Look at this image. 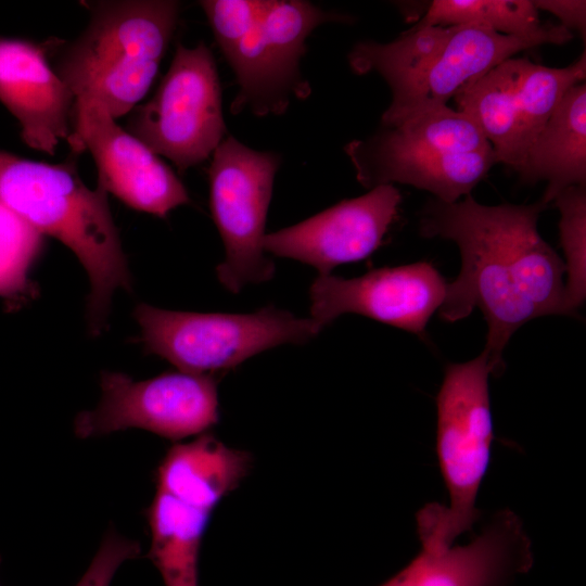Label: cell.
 <instances>
[{"instance_id":"cell-7","label":"cell","mask_w":586,"mask_h":586,"mask_svg":"<svg viewBox=\"0 0 586 586\" xmlns=\"http://www.w3.org/2000/svg\"><path fill=\"white\" fill-rule=\"evenodd\" d=\"M348 17L301 0H259L257 11L237 33L218 42L240 86L231 111L249 106L258 115L281 114L293 97L303 99L310 88L300 61L311 31Z\"/></svg>"},{"instance_id":"cell-25","label":"cell","mask_w":586,"mask_h":586,"mask_svg":"<svg viewBox=\"0 0 586 586\" xmlns=\"http://www.w3.org/2000/svg\"><path fill=\"white\" fill-rule=\"evenodd\" d=\"M140 544L109 528L88 569L75 586H111L120 565L139 557Z\"/></svg>"},{"instance_id":"cell-6","label":"cell","mask_w":586,"mask_h":586,"mask_svg":"<svg viewBox=\"0 0 586 586\" xmlns=\"http://www.w3.org/2000/svg\"><path fill=\"white\" fill-rule=\"evenodd\" d=\"M135 319L146 353L193 374H214L269 348L306 343L322 329L313 318L275 307L252 314H202L139 304Z\"/></svg>"},{"instance_id":"cell-1","label":"cell","mask_w":586,"mask_h":586,"mask_svg":"<svg viewBox=\"0 0 586 586\" xmlns=\"http://www.w3.org/2000/svg\"><path fill=\"white\" fill-rule=\"evenodd\" d=\"M545 208L540 202L484 205L469 194L455 203L432 200L421 214L420 233L454 241L461 256L440 315L454 322L475 307L482 311L483 353L494 375L502 372L504 349L520 327L546 315H570L564 262L537 229Z\"/></svg>"},{"instance_id":"cell-14","label":"cell","mask_w":586,"mask_h":586,"mask_svg":"<svg viewBox=\"0 0 586 586\" xmlns=\"http://www.w3.org/2000/svg\"><path fill=\"white\" fill-rule=\"evenodd\" d=\"M402 195L393 184L344 200L291 227L266 233V253L298 260L330 275L339 265L361 260L382 243L396 219Z\"/></svg>"},{"instance_id":"cell-9","label":"cell","mask_w":586,"mask_h":586,"mask_svg":"<svg viewBox=\"0 0 586 586\" xmlns=\"http://www.w3.org/2000/svg\"><path fill=\"white\" fill-rule=\"evenodd\" d=\"M127 131L184 171L207 160L226 131L216 63L209 48L177 44L152 98L132 111Z\"/></svg>"},{"instance_id":"cell-11","label":"cell","mask_w":586,"mask_h":586,"mask_svg":"<svg viewBox=\"0 0 586 586\" xmlns=\"http://www.w3.org/2000/svg\"><path fill=\"white\" fill-rule=\"evenodd\" d=\"M219 419L214 374L165 372L137 381L122 372L101 373V398L74 420L80 438L141 429L171 441L206 433Z\"/></svg>"},{"instance_id":"cell-13","label":"cell","mask_w":586,"mask_h":586,"mask_svg":"<svg viewBox=\"0 0 586 586\" xmlns=\"http://www.w3.org/2000/svg\"><path fill=\"white\" fill-rule=\"evenodd\" d=\"M446 291L447 282L426 262L383 267L352 279L318 276L309 290L310 318L324 328L353 313L422 336Z\"/></svg>"},{"instance_id":"cell-21","label":"cell","mask_w":586,"mask_h":586,"mask_svg":"<svg viewBox=\"0 0 586 586\" xmlns=\"http://www.w3.org/2000/svg\"><path fill=\"white\" fill-rule=\"evenodd\" d=\"M373 151L391 153L472 152L493 149L464 113L443 105L416 113L372 137L358 140Z\"/></svg>"},{"instance_id":"cell-15","label":"cell","mask_w":586,"mask_h":586,"mask_svg":"<svg viewBox=\"0 0 586 586\" xmlns=\"http://www.w3.org/2000/svg\"><path fill=\"white\" fill-rule=\"evenodd\" d=\"M533 565L531 540L510 510L497 512L469 544L422 551L381 586H509Z\"/></svg>"},{"instance_id":"cell-26","label":"cell","mask_w":586,"mask_h":586,"mask_svg":"<svg viewBox=\"0 0 586 586\" xmlns=\"http://www.w3.org/2000/svg\"><path fill=\"white\" fill-rule=\"evenodd\" d=\"M536 9L553 14L560 25L577 30L583 38L586 33V1L582 0H537L533 1Z\"/></svg>"},{"instance_id":"cell-22","label":"cell","mask_w":586,"mask_h":586,"mask_svg":"<svg viewBox=\"0 0 586 586\" xmlns=\"http://www.w3.org/2000/svg\"><path fill=\"white\" fill-rule=\"evenodd\" d=\"M475 25L492 31L517 37L544 33L539 11L530 0H434L415 25Z\"/></svg>"},{"instance_id":"cell-18","label":"cell","mask_w":586,"mask_h":586,"mask_svg":"<svg viewBox=\"0 0 586 586\" xmlns=\"http://www.w3.org/2000/svg\"><path fill=\"white\" fill-rule=\"evenodd\" d=\"M246 451L228 447L208 433L173 445L161 460L156 489L213 512L247 474Z\"/></svg>"},{"instance_id":"cell-16","label":"cell","mask_w":586,"mask_h":586,"mask_svg":"<svg viewBox=\"0 0 586 586\" xmlns=\"http://www.w3.org/2000/svg\"><path fill=\"white\" fill-rule=\"evenodd\" d=\"M0 102L31 149L54 155L73 130L75 97L39 44L0 37Z\"/></svg>"},{"instance_id":"cell-5","label":"cell","mask_w":586,"mask_h":586,"mask_svg":"<svg viewBox=\"0 0 586 586\" xmlns=\"http://www.w3.org/2000/svg\"><path fill=\"white\" fill-rule=\"evenodd\" d=\"M491 374L483 352L445 369L436 396V453L449 505L429 504L418 512V533L424 550L441 552L451 547L480 518L475 502L493 441Z\"/></svg>"},{"instance_id":"cell-8","label":"cell","mask_w":586,"mask_h":586,"mask_svg":"<svg viewBox=\"0 0 586 586\" xmlns=\"http://www.w3.org/2000/svg\"><path fill=\"white\" fill-rule=\"evenodd\" d=\"M585 77V52L565 67L512 56L453 99L456 110L479 127L497 162L517 171L564 94Z\"/></svg>"},{"instance_id":"cell-3","label":"cell","mask_w":586,"mask_h":586,"mask_svg":"<svg viewBox=\"0 0 586 586\" xmlns=\"http://www.w3.org/2000/svg\"><path fill=\"white\" fill-rule=\"evenodd\" d=\"M573 33L549 25L530 37L506 36L475 25L411 27L387 43L366 40L348 53L357 75L379 74L392 101L382 126H392L421 111L447 105L460 90L519 52L546 43L563 44Z\"/></svg>"},{"instance_id":"cell-20","label":"cell","mask_w":586,"mask_h":586,"mask_svg":"<svg viewBox=\"0 0 586 586\" xmlns=\"http://www.w3.org/2000/svg\"><path fill=\"white\" fill-rule=\"evenodd\" d=\"M212 512L156 489L145 510L151 544L148 557L165 586H199V557Z\"/></svg>"},{"instance_id":"cell-17","label":"cell","mask_w":586,"mask_h":586,"mask_svg":"<svg viewBox=\"0 0 586 586\" xmlns=\"http://www.w3.org/2000/svg\"><path fill=\"white\" fill-rule=\"evenodd\" d=\"M357 180L367 188L394 182L431 192L455 203L498 164L493 149L472 152L391 153L369 150L358 140L346 144Z\"/></svg>"},{"instance_id":"cell-4","label":"cell","mask_w":586,"mask_h":586,"mask_svg":"<svg viewBox=\"0 0 586 586\" xmlns=\"http://www.w3.org/2000/svg\"><path fill=\"white\" fill-rule=\"evenodd\" d=\"M90 18L60 49L53 68L77 99L101 102L117 119L148 93L176 30L174 0H114L89 4Z\"/></svg>"},{"instance_id":"cell-27","label":"cell","mask_w":586,"mask_h":586,"mask_svg":"<svg viewBox=\"0 0 586 586\" xmlns=\"http://www.w3.org/2000/svg\"><path fill=\"white\" fill-rule=\"evenodd\" d=\"M0 562H1V557H0Z\"/></svg>"},{"instance_id":"cell-24","label":"cell","mask_w":586,"mask_h":586,"mask_svg":"<svg viewBox=\"0 0 586 586\" xmlns=\"http://www.w3.org/2000/svg\"><path fill=\"white\" fill-rule=\"evenodd\" d=\"M553 201L561 214L559 229L565 255V297L572 316L585 298V186L569 187Z\"/></svg>"},{"instance_id":"cell-2","label":"cell","mask_w":586,"mask_h":586,"mask_svg":"<svg viewBox=\"0 0 586 586\" xmlns=\"http://www.w3.org/2000/svg\"><path fill=\"white\" fill-rule=\"evenodd\" d=\"M0 201L76 255L90 282L89 329L93 335L101 333L114 292L131 289L107 193L85 184L75 160L48 164L0 151Z\"/></svg>"},{"instance_id":"cell-12","label":"cell","mask_w":586,"mask_h":586,"mask_svg":"<svg viewBox=\"0 0 586 586\" xmlns=\"http://www.w3.org/2000/svg\"><path fill=\"white\" fill-rule=\"evenodd\" d=\"M68 143L75 153L90 152L98 186L133 209L165 217L190 202L187 189L170 167L118 126L98 100H75Z\"/></svg>"},{"instance_id":"cell-19","label":"cell","mask_w":586,"mask_h":586,"mask_svg":"<svg viewBox=\"0 0 586 586\" xmlns=\"http://www.w3.org/2000/svg\"><path fill=\"white\" fill-rule=\"evenodd\" d=\"M524 183L546 180L542 204L563 190L586 186V85L570 88L517 169Z\"/></svg>"},{"instance_id":"cell-10","label":"cell","mask_w":586,"mask_h":586,"mask_svg":"<svg viewBox=\"0 0 586 586\" xmlns=\"http://www.w3.org/2000/svg\"><path fill=\"white\" fill-rule=\"evenodd\" d=\"M279 165L277 153L253 150L231 136L213 153L209 203L225 246V259L216 273L232 293L247 284L266 282L275 273L263 243Z\"/></svg>"},{"instance_id":"cell-23","label":"cell","mask_w":586,"mask_h":586,"mask_svg":"<svg viewBox=\"0 0 586 586\" xmlns=\"http://www.w3.org/2000/svg\"><path fill=\"white\" fill-rule=\"evenodd\" d=\"M43 246V235L0 201V297L14 303L36 291L30 268Z\"/></svg>"}]
</instances>
